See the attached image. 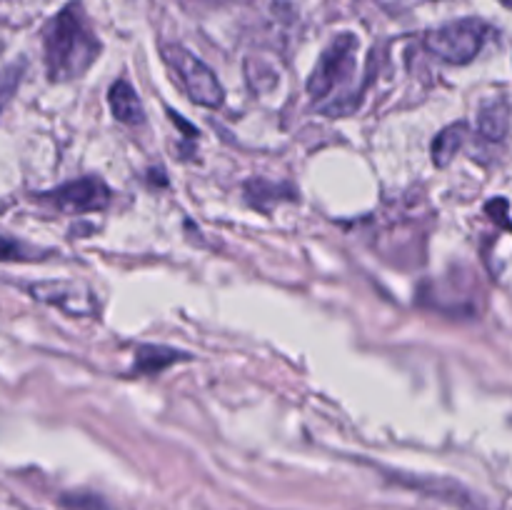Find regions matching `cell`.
<instances>
[{
    "label": "cell",
    "instance_id": "obj_7",
    "mask_svg": "<svg viewBox=\"0 0 512 510\" xmlns=\"http://www.w3.org/2000/svg\"><path fill=\"white\" fill-rule=\"evenodd\" d=\"M108 100H110V110H113L115 120H120V123L140 125L145 120L143 103H140L138 93H135V88L128 83V80H118V83H113Z\"/></svg>",
    "mask_w": 512,
    "mask_h": 510
},
{
    "label": "cell",
    "instance_id": "obj_8",
    "mask_svg": "<svg viewBox=\"0 0 512 510\" xmlns=\"http://www.w3.org/2000/svg\"><path fill=\"white\" fill-rule=\"evenodd\" d=\"M188 358V353L163 348V345H143V348H138V353H135V363L130 375H158L160 370L170 368L173 363H180V360Z\"/></svg>",
    "mask_w": 512,
    "mask_h": 510
},
{
    "label": "cell",
    "instance_id": "obj_2",
    "mask_svg": "<svg viewBox=\"0 0 512 510\" xmlns=\"http://www.w3.org/2000/svg\"><path fill=\"white\" fill-rule=\"evenodd\" d=\"M363 85H358V38L343 33L323 50L308 78V95L323 113L348 115L360 105Z\"/></svg>",
    "mask_w": 512,
    "mask_h": 510
},
{
    "label": "cell",
    "instance_id": "obj_12",
    "mask_svg": "<svg viewBox=\"0 0 512 510\" xmlns=\"http://www.w3.org/2000/svg\"><path fill=\"white\" fill-rule=\"evenodd\" d=\"M425 3H435V0H378L380 8H385L388 13H395V15L418 8V5H425Z\"/></svg>",
    "mask_w": 512,
    "mask_h": 510
},
{
    "label": "cell",
    "instance_id": "obj_1",
    "mask_svg": "<svg viewBox=\"0 0 512 510\" xmlns=\"http://www.w3.org/2000/svg\"><path fill=\"white\" fill-rule=\"evenodd\" d=\"M45 70L50 83L83 78L98 60L100 40L90 28L83 5L68 3L43 30Z\"/></svg>",
    "mask_w": 512,
    "mask_h": 510
},
{
    "label": "cell",
    "instance_id": "obj_13",
    "mask_svg": "<svg viewBox=\"0 0 512 510\" xmlns=\"http://www.w3.org/2000/svg\"><path fill=\"white\" fill-rule=\"evenodd\" d=\"M205 3H215V5H225V3H235V0H205Z\"/></svg>",
    "mask_w": 512,
    "mask_h": 510
},
{
    "label": "cell",
    "instance_id": "obj_5",
    "mask_svg": "<svg viewBox=\"0 0 512 510\" xmlns=\"http://www.w3.org/2000/svg\"><path fill=\"white\" fill-rule=\"evenodd\" d=\"M40 203L53 205L60 213L80 215V213H98L110 205V190L100 178H80L60 185V188L48 190L38 195Z\"/></svg>",
    "mask_w": 512,
    "mask_h": 510
},
{
    "label": "cell",
    "instance_id": "obj_10",
    "mask_svg": "<svg viewBox=\"0 0 512 510\" xmlns=\"http://www.w3.org/2000/svg\"><path fill=\"white\" fill-rule=\"evenodd\" d=\"M505 125H508V108L503 103L488 105L480 115V133L490 140H498L505 135Z\"/></svg>",
    "mask_w": 512,
    "mask_h": 510
},
{
    "label": "cell",
    "instance_id": "obj_11",
    "mask_svg": "<svg viewBox=\"0 0 512 510\" xmlns=\"http://www.w3.org/2000/svg\"><path fill=\"white\" fill-rule=\"evenodd\" d=\"M40 250H33L30 245L20 240L0 235V263H25V260H40Z\"/></svg>",
    "mask_w": 512,
    "mask_h": 510
},
{
    "label": "cell",
    "instance_id": "obj_3",
    "mask_svg": "<svg viewBox=\"0 0 512 510\" xmlns=\"http://www.w3.org/2000/svg\"><path fill=\"white\" fill-rule=\"evenodd\" d=\"M488 40V25L478 18L455 20L425 35V48L450 65H465L478 58Z\"/></svg>",
    "mask_w": 512,
    "mask_h": 510
},
{
    "label": "cell",
    "instance_id": "obj_9",
    "mask_svg": "<svg viewBox=\"0 0 512 510\" xmlns=\"http://www.w3.org/2000/svg\"><path fill=\"white\" fill-rule=\"evenodd\" d=\"M465 138H468V128H465L463 123L450 125V128H445L443 133H440L438 138H435V143H433V160H435V165L445 168V165H448L450 160L455 158V153H458V150L463 148Z\"/></svg>",
    "mask_w": 512,
    "mask_h": 510
},
{
    "label": "cell",
    "instance_id": "obj_14",
    "mask_svg": "<svg viewBox=\"0 0 512 510\" xmlns=\"http://www.w3.org/2000/svg\"><path fill=\"white\" fill-rule=\"evenodd\" d=\"M503 3H505V5H510V8H512V0H503Z\"/></svg>",
    "mask_w": 512,
    "mask_h": 510
},
{
    "label": "cell",
    "instance_id": "obj_6",
    "mask_svg": "<svg viewBox=\"0 0 512 510\" xmlns=\"http://www.w3.org/2000/svg\"><path fill=\"white\" fill-rule=\"evenodd\" d=\"M30 295L40 303L75 315V318L95 313V295L75 280H40V283L30 285Z\"/></svg>",
    "mask_w": 512,
    "mask_h": 510
},
{
    "label": "cell",
    "instance_id": "obj_4",
    "mask_svg": "<svg viewBox=\"0 0 512 510\" xmlns=\"http://www.w3.org/2000/svg\"><path fill=\"white\" fill-rule=\"evenodd\" d=\"M163 58L178 75L180 85L193 103L203 105V108H220L223 105V85L203 60L195 58L183 45H163Z\"/></svg>",
    "mask_w": 512,
    "mask_h": 510
}]
</instances>
